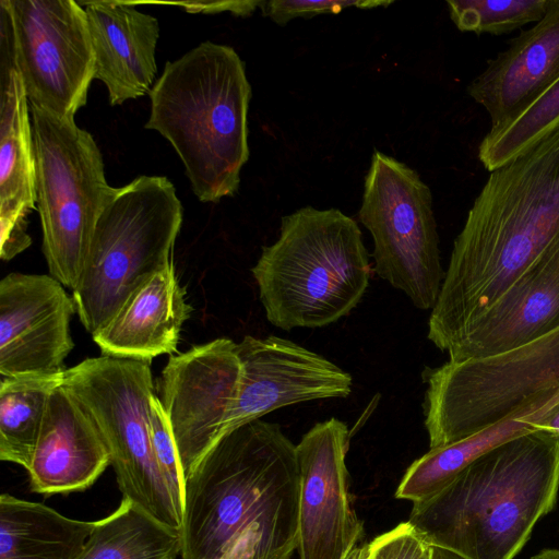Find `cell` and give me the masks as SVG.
Masks as SVG:
<instances>
[{
    "label": "cell",
    "instance_id": "f546056e",
    "mask_svg": "<svg viewBox=\"0 0 559 559\" xmlns=\"http://www.w3.org/2000/svg\"><path fill=\"white\" fill-rule=\"evenodd\" d=\"M367 559H429V544L407 521L369 543Z\"/></svg>",
    "mask_w": 559,
    "mask_h": 559
},
{
    "label": "cell",
    "instance_id": "4dcf8cb0",
    "mask_svg": "<svg viewBox=\"0 0 559 559\" xmlns=\"http://www.w3.org/2000/svg\"><path fill=\"white\" fill-rule=\"evenodd\" d=\"M173 4L180 7L189 13L214 14L230 12L237 16H249L257 8H260L261 1H183Z\"/></svg>",
    "mask_w": 559,
    "mask_h": 559
},
{
    "label": "cell",
    "instance_id": "e575fe53",
    "mask_svg": "<svg viewBox=\"0 0 559 559\" xmlns=\"http://www.w3.org/2000/svg\"><path fill=\"white\" fill-rule=\"evenodd\" d=\"M368 544L356 546L345 559H367Z\"/></svg>",
    "mask_w": 559,
    "mask_h": 559
},
{
    "label": "cell",
    "instance_id": "30bf717a",
    "mask_svg": "<svg viewBox=\"0 0 559 559\" xmlns=\"http://www.w3.org/2000/svg\"><path fill=\"white\" fill-rule=\"evenodd\" d=\"M360 223L373 239V271L420 310L437 302L440 260L432 194L416 170L374 151L365 177Z\"/></svg>",
    "mask_w": 559,
    "mask_h": 559
},
{
    "label": "cell",
    "instance_id": "cb8c5ba5",
    "mask_svg": "<svg viewBox=\"0 0 559 559\" xmlns=\"http://www.w3.org/2000/svg\"><path fill=\"white\" fill-rule=\"evenodd\" d=\"M180 531L171 528L122 498L96 525L76 559H177Z\"/></svg>",
    "mask_w": 559,
    "mask_h": 559
},
{
    "label": "cell",
    "instance_id": "4316f807",
    "mask_svg": "<svg viewBox=\"0 0 559 559\" xmlns=\"http://www.w3.org/2000/svg\"><path fill=\"white\" fill-rule=\"evenodd\" d=\"M550 0H449L450 17L462 32L502 35L538 22Z\"/></svg>",
    "mask_w": 559,
    "mask_h": 559
},
{
    "label": "cell",
    "instance_id": "6da1fadb",
    "mask_svg": "<svg viewBox=\"0 0 559 559\" xmlns=\"http://www.w3.org/2000/svg\"><path fill=\"white\" fill-rule=\"evenodd\" d=\"M559 240V123L490 171L456 236L428 340L448 352Z\"/></svg>",
    "mask_w": 559,
    "mask_h": 559
},
{
    "label": "cell",
    "instance_id": "e0dca14e",
    "mask_svg": "<svg viewBox=\"0 0 559 559\" xmlns=\"http://www.w3.org/2000/svg\"><path fill=\"white\" fill-rule=\"evenodd\" d=\"M559 328V240L447 352L461 361L506 352Z\"/></svg>",
    "mask_w": 559,
    "mask_h": 559
},
{
    "label": "cell",
    "instance_id": "ba28073f",
    "mask_svg": "<svg viewBox=\"0 0 559 559\" xmlns=\"http://www.w3.org/2000/svg\"><path fill=\"white\" fill-rule=\"evenodd\" d=\"M62 385L97 425L123 498L180 531L182 511L152 444L154 383L150 361L107 355L86 358L64 371Z\"/></svg>",
    "mask_w": 559,
    "mask_h": 559
},
{
    "label": "cell",
    "instance_id": "836d02e7",
    "mask_svg": "<svg viewBox=\"0 0 559 559\" xmlns=\"http://www.w3.org/2000/svg\"><path fill=\"white\" fill-rule=\"evenodd\" d=\"M530 559H559V548H545Z\"/></svg>",
    "mask_w": 559,
    "mask_h": 559
},
{
    "label": "cell",
    "instance_id": "9a60e30c",
    "mask_svg": "<svg viewBox=\"0 0 559 559\" xmlns=\"http://www.w3.org/2000/svg\"><path fill=\"white\" fill-rule=\"evenodd\" d=\"M76 310L51 275L9 273L0 281V374L58 376L74 343Z\"/></svg>",
    "mask_w": 559,
    "mask_h": 559
},
{
    "label": "cell",
    "instance_id": "d4e9b609",
    "mask_svg": "<svg viewBox=\"0 0 559 559\" xmlns=\"http://www.w3.org/2000/svg\"><path fill=\"white\" fill-rule=\"evenodd\" d=\"M63 376H20L0 381V460L27 469L51 392Z\"/></svg>",
    "mask_w": 559,
    "mask_h": 559
},
{
    "label": "cell",
    "instance_id": "5bb4252c",
    "mask_svg": "<svg viewBox=\"0 0 559 559\" xmlns=\"http://www.w3.org/2000/svg\"><path fill=\"white\" fill-rule=\"evenodd\" d=\"M236 349L241 371L226 433L282 407L352 393L347 371L289 340L246 335Z\"/></svg>",
    "mask_w": 559,
    "mask_h": 559
},
{
    "label": "cell",
    "instance_id": "2e32d148",
    "mask_svg": "<svg viewBox=\"0 0 559 559\" xmlns=\"http://www.w3.org/2000/svg\"><path fill=\"white\" fill-rule=\"evenodd\" d=\"M36 209V163L29 102L13 47L0 39V258L27 249V217Z\"/></svg>",
    "mask_w": 559,
    "mask_h": 559
},
{
    "label": "cell",
    "instance_id": "ac0fdd59",
    "mask_svg": "<svg viewBox=\"0 0 559 559\" xmlns=\"http://www.w3.org/2000/svg\"><path fill=\"white\" fill-rule=\"evenodd\" d=\"M559 80V0L545 15L489 60L468 84V95L483 106L490 128L526 109Z\"/></svg>",
    "mask_w": 559,
    "mask_h": 559
},
{
    "label": "cell",
    "instance_id": "44dd1931",
    "mask_svg": "<svg viewBox=\"0 0 559 559\" xmlns=\"http://www.w3.org/2000/svg\"><path fill=\"white\" fill-rule=\"evenodd\" d=\"M171 262L140 285L93 341L103 355L151 361L177 350L191 307Z\"/></svg>",
    "mask_w": 559,
    "mask_h": 559
},
{
    "label": "cell",
    "instance_id": "5b68a950",
    "mask_svg": "<svg viewBox=\"0 0 559 559\" xmlns=\"http://www.w3.org/2000/svg\"><path fill=\"white\" fill-rule=\"evenodd\" d=\"M267 321L284 331L323 328L362 299L372 269L355 219L301 207L281 219L278 239L251 269Z\"/></svg>",
    "mask_w": 559,
    "mask_h": 559
},
{
    "label": "cell",
    "instance_id": "7c38bea8",
    "mask_svg": "<svg viewBox=\"0 0 559 559\" xmlns=\"http://www.w3.org/2000/svg\"><path fill=\"white\" fill-rule=\"evenodd\" d=\"M236 344L216 338L171 355L158 382L180 465L187 476L226 433L241 365Z\"/></svg>",
    "mask_w": 559,
    "mask_h": 559
},
{
    "label": "cell",
    "instance_id": "484cf974",
    "mask_svg": "<svg viewBox=\"0 0 559 559\" xmlns=\"http://www.w3.org/2000/svg\"><path fill=\"white\" fill-rule=\"evenodd\" d=\"M559 123V80L508 122L490 128L478 158L490 173L527 150Z\"/></svg>",
    "mask_w": 559,
    "mask_h": 559
},
{
    "label": "cell",
    "instance_id": "1f68e13d",
    "mask_svg": "<svg viewBox=\"0 0 559 559\" xmlns=\"http://www.w3.org/2000/svg\"><path fill=\"white\" fill-rule=\"evenodd\" d=\"M535 430H542L559 438V405L542 420L535 424Z\"/></svg>",
    "mask_w": 559,
    "mask_h": 559
},
{
    "label": "cell",
    "instance_id": "7402d4cb",
    "mask_svg": "<svg viewBox=\"0 0 559 559\" xmlns=\"http://www.w3.org/2000/svg\"><path fill=\"white\" fill-rule=\"evenodd\" d=\"M558 405L559 390L552 396L495 426L454 443L429 449L406 469L395 497L413 503L430 498L485 452L512 438L534 431L535 424Z\"/></svg>",
    "mask_w": 559,
    "mask_h": 559
},
{
    "label": "cell",
    "instance_id": "603a6c76",
    "mask_svg": "<svg viewBox=\"0 0 559 559\" xmlns=\"http://www.w3.org/2000/svg\"><path fill=\"white\" fill-rule=\"evenodd\" d=\"M96 521L62 515L50 507L0 496V559H76Z\"/></svg>",
    "mask_w": 559,
    "mask_h": 559
},
{
    "label": "cell",
    "instance_id": "9c48e42d",
    "mask_svg": "<svg viewBox=\"0 0 559 559\" xmlns=\"http://www.w3.org/2000/svg\"><path fill=\"white\" fill-rule=\"evenodd\" d=\"M36 205L43 252L51 276L73 289L99 214L115 191L92 134L74 122L31 106Z\"/></svg>",
    "mask_w": 559,
    "mask_h": 559
},
{
    "label": "cell",
    "instance_id": "3957f363",
    "mask_svg": "<svg viewBox=\"0 0 559 559\" xmlns=\"http://www.w3.org/2000/svg\"><path fill=\"white\" fill-rule=\"evenodd\" d=\"M559 495V438L534 430L473 461L408 522L429 545L466 559H514Z\"/></svg>",
    "mask_w": 559,
    "mask_h": 559
},
{
    "label": "cell",
    "instance_id": "4fadbf2b",
    "mask_svg": "<svg viewBox=\"0 0 559 559\" xmlns=\"http://www.w3.org/2000/svg\"><path fill=\"white\" fill-rule=\"evenodd\" d=\"M349 429L338 418L317 423L296 444L299 467V559H345L364 536L350 500Z\"/></svg>",
    "mask_w": 559,
    "mask_h": 559
},
{
    "label": "cell",
    "instance_id": "8fae6325",
    "mask_svg": "<svg viewBox=\"0 0 559 559\" xmlns=\"http://www.w3.org/2000/svg\"><path fill=\"white\" fill-rule=\"evenodd\" d=\"M31 106L74 119L95 79L84 9L75 0H1Z\"/></svg>",
    "mask_w": 559,
    "mask_h": 559
},
{
    "label": "cell",
    "instance_id": "f1b7e54d",
    "mask_svg": "<svg viewBox=\"0 0 559 559\" xmlns=\"http://www.w3.org/2000/svg\"><path fill=\"white\" fill-rule=\"evenodd\" d=\"M392 3L393 1L384 0H270L261 1L260 9L264 16L271 19L278 25H285L297 17L311 19L321 14H336L349 7H356L357 9H376L379 7L386 8Z\"/></svg>",
    "mask_w": 559,
    "mask_h": 559
},
{
    "label": "cell",
    "instance_id": "d6986e66",
    "mask_svg": "<svg viewBox=\"0 0 559 559\" xmlns=\"http://www.w3.org/2000/svg\"><path fill=\"white\" fill-rule=\"evenodd\" d=\"M108 465L110 455L94 419L62 384L59 385L48 399L33 459L26 469L32 491L41 495L83 491Z\"/></svg>",
    "mask_w": 559,
    "mask_h": 559
},
{
    "label": "cell",
    "instance_id": "83f0119b",
    "mask_svg": "<svg viewBox=\"0 0 559 559\" xmlns=\"http://www.w3.org/2000/svg\"><path fill=\"white\" fill-rule=\"evenodd\" d=\"M150 425L153 450L158 466L182 511L186 479L167 416L155 394L151 399Z\"/></svg>",
    "mask_w": 559,
    "mask_h": 559
},
{
    "label": "cell",
    "instance_id": "ffe728a7",
    "mask_svg": "<svg viewBox=\"0 0 559 559\" xmlns=\"http://www.w3.org/2000/svg\"><path fill=\"white\" fill-rule=\"evenodd\" d=\"M84 9L95 57V79L110 105L148 94L156 82L158 20L132 1H79Z\"/></svg>",
    "mask_w": 559,
    "mask_h": 559
},
{
    "label": "cell",
    "instance_id": "d6a6232c",
    "mask_svg": "<svg viewBox=\"0 0 559 559\" xmlns=\"http://www.w3.org/2000/svg\"><path fill=\"white\" fill-rule=\"evenodd\" d=\"M429 559H466L449 549L429 545Z\"/></svg>",
    "mask_w": 559,
    "mask_h": 559
},
{
    "label": "cell",
    "instance_id": "277c9868",
    "mask_svg": "<svg viewBox=\"0 0 559 559\" xmlns=\"http://www.w3.org/2000/svg\"><path fill=\"white\" fill-rule=\"evenodd\" d=\"M251 95L239 55L212 41L167 61L148 93L145 128L169 141L201 202L216 203L238 191L250 154Z\"/></svg>",
    "mask_w": 559,
    "mask_h": 559
},
{
    "label": "cell",
    "instance_id": "7a4b0ae2",
    "mask_svg": "<svg viewBox=\"0 0 559 559\" xmlns=\"http://www.w3.org/2000/svg\"><path fill=\"white\" fill-rule=\"evenodd\" d=\"M296 444L275 423L223 436L187 476L180 559H290L298 546Z\"/></svg>",
    "mask_w": 559,
    "mask_h": 559
},
{
    "label": "cell",
    "instance_id": "8992f818",
    "mask_svg": "<svg viewBox=\"0 0 559 559\" xmlns=\"http://www.w3.org/2000/svg\"><path fill=\"white\" fill-rule=\"evenodd\" d=\"M181 224L182 205L167 177L143 175L115 189L72 289L87 332L103 328L140 285L173 262Z\"/></svg>",
    "mask_w": 559,
    "mask_h": 559
},
{
    "label": "cell",
    "instance_id": "52a82bcc",
    "mask_svg": "<svg viewBox=\"0 0 559 559\" xmlns=\"http://www.w3.org/2000/svg\"><path fill=\"white\" fill-rule=\"evenodd\" d=\"M423 381L429 448L454 443L559 390V328L506 352L426 368Z\"/></svg>",
    "mask_w": 559,
    "mask_h": 559
}]
</instances>
